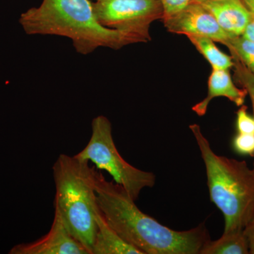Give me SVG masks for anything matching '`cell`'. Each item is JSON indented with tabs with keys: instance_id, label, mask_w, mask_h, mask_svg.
I'll use <instances>...</instances> for the list:
<instances>
[{
	"instance_id": "obj_7",
	"label": "cell",
	"mask_w": 254,
	"mask_h": 254,
	"mask_svg": "<svg viewBox=\"0 0 254 254\" xmlns=\"http://www.w3.org/2000/svg\"><path fill=\"white\" fill-rule=\"evenodd\" d=\"M163 21L168 31L175 34L207 37L223 45L234 37L220 27L203 5L194 1Z\"/></svg>"
},
{
	"instance_id": "obj_2",
	"label": "cell",
	"mask_w": 254,
	"mask_h": 254,
	"mask_svg": "<svg viewBox=\"0 0 254 254\" xmlns=\"http://www.w3.org/2000/svg\"><path fill=\"white\" fill-rule=\"evenodd\" d=\"M19 23L30 36L66 37L78 54H91L99 48L120 50L138 43L133 37L102 26L91 0H43L21 14Z\"/></svg>"
},
{
	"instance_id": "obj_8",
	"label": "cell",
	"mask_w": 254,
	"mask_h": 254,
	"mask_svg": "<svg viewBox=\"0 0 254 254\" xmlns=\"http://www.w3.org/2000/svg\"><path fill=\"white\" fill-rule=\"evenodd\" d=\"M11 254H89L71 235L58 210L55 209L53 225L48 233L31 243L14 246Z\"/></svg>"
},
{
	"instance_id": "obj_4",
	"label": "cell",
	"mask_w": 254,
	"mask_h": 254,
	"mask_svg": "<svg viewBox=\"0 0 254 254\" xmlns=\"http://www.w3.org/2000/svg\"><path fill=\"white\" fill-rule=\"evenodd\" d=\"M55 209L61 215L71 235L92 254L95 232L96 193L95 167L89 161L61 154L53 168Z\"/></svg>"
},
{
	"instance_id": "obj_3",
	"label": "cell",
	"mask_w": 254,
	"mask_h": 254,
	"mask_svg": "<svg viewBox=\"0 0 254 254\" xmlns=\"http://www.w3.org/2000/svg\"><path fill=\"white\" fill-rule=\"evenodd\" d=\"M206 170L210 200L225 218L224 232L244 230L254 220V172L245 161L217 155L199 125H190Z\"/></svg>"
},
{
	"instance_id": "obj_9",
	"label": "cell",
	"mask_w": 254,
	"mask_h": 254,
	"mask_svg": "<svg viewBox=\"0 0 254 254\" xmlns=\"http://www.w3.org/2000/svg\"><path fill=\"white\" fill-rule=\"evenodd\" d=\"M200 4L208 10L220 27L232 36H240L252 20V15L242 0H205Z\"/></svg>"
},
{
	"instance_id": "obj_22",
	"label": "cell",
	"mask_w": 254,
	"mask_h": 254,
	"mask_svg": "<svg viewBox=\"0 0 254 254\" xmlns=\"http://www.w3.org/2000/svg\"><path fill=\"white\" fill-rule=\"evenodd\" d=\"M205 1V0H192V1H194V2H200V1Z\"/></svg>"
},
{
	"instance_id": "obj_13",
	"label": "cell",
	"mask_w": 254,
	"mask_h": 254,
	"mask_svg": "<svg viewBox=\"0 0 254 254\" xmlns=\"http://www.w3.org/2000/svg\"><path fill=\"white\" fill-rule=\"evenodd\" d=\"M187 37L195 49L210 64L213 69L229 70L234 67L235 61L232 57L229 56L219 49L211 38L196 36Z\"/></svg>"
},
{
	"instance_id": "obj_23",
	"label": "cell",
	"mask_w": 254,
	"mask_h": 254,
	"mask_svg": "<svg viewBox=\"0 0 254 254\" xmlns=\"http://www.w3.org/2000/svg\"><path fill=\"white\" fill-rule=\"evenodd\" d=\"M252 169H253V170H254V166H253V168H252Z\"/></svg>"
},
{
	"instance_id": "obj_21",
	"label": "cell",
	"mask_w": 254,
	"mask_h": 254,
	"mask_svg": "<svg viewBox=\"0 0 254 254\" xmlns=\"http://www.w3.org/2000/svg\"><path fill=\"white\" fill-rule=\"evenodd\" d=\"M242 1L254 17V0H242Z\"/></svg>"
},
{
	"instance_id": "obj_17",
	"label": "cell",
	"mask_w": 254,
	"mask_h": 254,
	"mask_svg": "<svg viewBox=\"0 0 254 254\" xmlns=\"http://www.w3.org/2000/svg\"><path fill=\"white\" fill-rule=\"evenodd\" d=\"M237 129L238 133L254 134V117L247 113V108L244 105L237 113Z\"/></svg>"
},
{
	"instance_id": "obj_15",
	"label": "cell",
	"mask_w": 254,
	"mask_h": 254,
	"mask_svg": "<svg viewBox=\"0 0 254 254\" xmlns=\"http://www.w3.org/2000/svg\"><path fill=\"white\" fill-rule=\"evenodd\" d=\"M232 58L235 61L234 67H235V76L237 80L240 81L241 85L247 91V94L250 95L254 113V73L245 67L236 58Z\"/></svg>"
},
{
	"instance_id": "obj_18",
	"label": "cell",
	"mask_w": 254,
	"mask_h": 254,
	"mask_svg": "<svg viewBox=\"0 0 254 254\" xmlns=\"http://www.w3.org/2000/svg\"><path fill=\"white\" fill-rule=\"evenodd\" d=\"M163 5V19L170 17L190 4L192 0H160Z\"/></svg>"
},
{
	"instance_id": "obj_11",
	"label": "cell",
	"mask_w": 254,
	"mask_h": 254,
	"mask_svg": "<svg viewBox=\"0 0 254 254\" xmlns=\"http://www.w3.org/2000/svg\"><path fill=\"white\" fill-rule=\"evenodd\" d=\"M96 232L92 254H142L127 243L108 225L99 207L95 209Z\"/></svg>"
},
{
	"instance_id": "obj_12",
	"label": "cell",
	"mask_w": 254,
	"mask_h": 254,
	"mask_svg": "<svg viewBox=\"0 0 254 254\" xmlns=\"http://www.w3.org/2000/svg\"><path fill=\"white\" fill-rule=\"evenodd\" d=\"M200 254H250L244 230L224 232L218 240H208L202 247Z\"/></svg>"
},
{
	"instance_id": "obj_6",
	"label": "cell",
	"mask_w": 254,
	"mask_h": 254,
	"mask_svg": "<svg viewBox=\"0 0 254 254\" xmlns=\"http://www.w3.org/2000/svg\"><path fill=\"white\" fill-rule=\"evenodd\" d=\"M95 16L104 27L129 35L138 43L151 41L150 25L163 19L160 0H94Z\"/></svg>"
},
{
	"instance_id": "obj_10",
	"label": "cell",
	"mask_w": 254,
	"mask_h": 254,
	"mask_svg": "<svg viewBox=\"0 0 254 254\" xmlns=\"http://www.w3.org/2000/svg\"><path fill=\"white\" fill-rule=\"evenodd\" d=\"M208 88L207 96L192 108L198 116L205 115L210 101L218 97L226 98L237 106H242L245 103L247 92L245 88L241 89L236 86L229 70L213 68L209 76Z\"/></svg>"
},
{
	"instance_id": "obj_5",
	"label": "cell",
	"mask_w": 254,
	"mask_h": 254,
	"mask_svg": "<svg viewBox=\"0 0 254 254\" xmlns=\"http://www.w3.org/2000/svg\"><path fill=\"white\" fill-rule=\"evenodd\" d=\"M91 126L89 142L75 156L93 162L97 168L108 172L114 181L123 187L136 201L143 189L154 186L155 175L132 166L122 157L114 142L113 128L108 118L97 116Z\"/></svg>"
},
{
	"instance_id": "obj_16",
	"label": "cell",
	"mask_w": 254,
	"mask_h": 254,
	"mask_svg": "<svg viewBox=\"0 0 254 254\" xmlns=\"http://www.w3.org/2000/svg\"><path fill=\"white\" fill-rule=\"evenodd\" d=\"M232 147L238 154L254 157V134L237 133L232 141Z\"/></svg>"
},
{
	"instance_id": "obj_1",
	"label": "cell",
	"mask_w": 254,
	"mask_h": 254,
	"mask_svg": "<svg viewBox=\"0 0 254 254\" xmlns=\"http://www.w3.org/2000/svg\"><path fill=\"white\" fill-rule=\"evenodd\" d=\"M96 202L108 225L142 254H200L210 240L204 222L185 231L162 225L142 212L127 190L95 171Z\"/></svg>"
},
{
	"instance_id": "obj_14",
	"label": "cell",
	"mask_w": 254,
	"mask_h": 254,
	"mask_svg": "<svg viewBox=\"0 0 254 254\" xmlns=\"http://www.w3.org/2000/svg\"><path fill=\"white\" fill-rule=\"evenodd\" d=\"M224 45L230 49L232 58L254 73V42L242 36H234Z\"/></svg>"
},
{
	"instance_id": "obj_19",
	"label": "cell",
	"mask_w": 254,
	"mask_h": 254,
	"mask_svg": "<svg viewBox=\"0 0 254 254\" xmlns=\"http://www.w3.org/2000/svg\"><path fill=\"white\" fill-rule=\"evenodd\" d=\"M244 232L248 241L250 254H254V220L244 229Z\"/></svg>"
},
{
	"instance_id": "obj_20",
	"label": "cell",
	"mask_w": 254,
	"mask_h": 254,
	"mask_svg": "<svg viewBox=\"0 0 254 254\" xmlns=\"http://www.w3.org/2000/svg\"><path fill=\"white\" fill-rule=\"evenodd\" d=\"M242 36L254 42V17H252Z\"/></svg>"
}]
</instances>
